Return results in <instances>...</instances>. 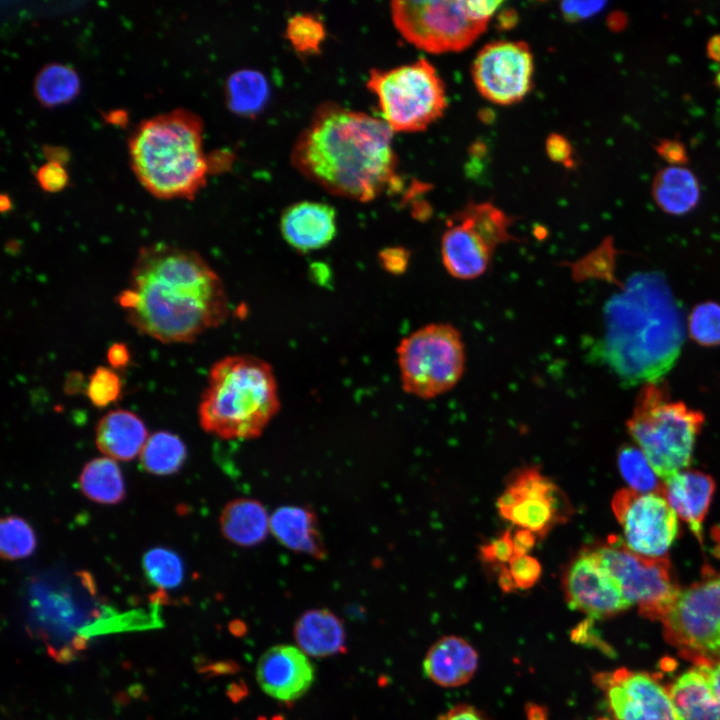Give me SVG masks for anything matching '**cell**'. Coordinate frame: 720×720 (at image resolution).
I'll list each match as a JSON object with an SVG mask.
<instances>
[{
  "label": "cell",
  "instance_id": "6da1fadb",
  "mask_svg": "<svg viewBox=\"0 0 720 720\" xmlns=\"http://www.w3.org/2000/svg\"><path fill=\"white\" fill-rule=\"evenodd\" d=\"M128 322L162 343H190L229 313L224 284L196 251L167 243L142 247L117 297Z\"/></svg>",
  "mask_w": 720,
  "mask_h": 720
},
{
  "label": "cell",
  "instance_id": "7a4b0ae2",
  "mask_svg": "<svg viewBox=\"0 0 720 720\" xmlns=\"http://www.w3.org/2000/svg\"><path fill=\"white\" fill-rule=\"evenodd\" d=\"M392 134L384 120L322 104L296 140L291 160L328 192L368 202L399 185Z\"/></svg>",
  "mask_w": 720,
  "mask_h": 720
},
{
  "label": "cell",
  "instance_id": "3957f363",
  "mask_svg": "<svg viewBox=\"0 0 720 720\" xmlns=\"http://www.w3.org/2000/svg\"><path fill=\"white\" fill-rule=\"evenodd\" d=\"M603 355L624 384L661 381L684 342L681 309L659 272L631 275L605 308Z\"/></svg>",
  "mask_w": 720,
  "mask_h": 720
},
{
  "label": "cell",
  "instance_id": "277c9868",
  "mask_svg": "<svg viewBox=\"0 0 720 720\" xmlns=\"http://www.w3.org/2000/svg\"><path fill=\"white\" fill-rule=\"evenodd\" d=\"M132 168L158 198H187L205 185L209 170L202 144V121L177 109L143 121L129 140Z\"/></svg>",
  "mask_w": 720,
  "mask_h": 720
},
{
  "label": "cell",
  "instance_id": "5b68a950",
  "mask_svg": "<svg viewBox=\"0 0 720 720\" xmlns=\"http://www.w3.org/2000/svg\"><path fill=\"white\" fill-rule=\"evenodd\" d=\"M280 408L271 366L251 355H231L210 369L199 405L201 427L222 439L258 437Z\"/></svg>",
  "mask_w": 720,
  "mask_h": 720
},
{
  "label": "cell",
  "instance_id": "8992f818",
  "mask_svg": "<svg viewBox=\"0 0 720 720\" xmlns=\"http://www.w3.org/2000/svg\"><path fill=\"white\" fill-rule=\"evenodd\" d=\"M705 417L681 401L670 400L661 380L641 388L627 429L663 481L691 461Z\"/></svg>",
  "mask_w": 720,
  "mask_h": 720
},
{
  "label": "cell",
  "instance_id": "52a82bcc",
  "mask_svg": "<svg viewBox=\"0 0 720 720\" xmlns=\"http://www.w3.org/2000/svg\"><path fill=\"white\" fill-rule=\"evenodd\" d=\"M367 86L377 96L383 120L393 132L423 130L447 106L443 81L424 58L389 70L376 69Z\"/></svg>",
  "mask_w": 720,
  "mask_h": 720
},
{
  "label": "cell",
  "instance_id": "ba28073f",
  "mask_svg": "<svg viewBox=\"0 0 720 720\" xmlns=\"http://www.w3.org/2000/svg\"><path fill=\"white\" fill-rule=\"evenodd\" d=\"M397 360L403 389L423 399L451 390L465 370V347L449 323L421 327L401 340Z\"/></svg>",
  "mask_w": 720,
  "mask_h": 720
},
{
  "label": "cell",
  "instance_id": "9c48e42d",
  "mask_svg": "<svg viewBox=\"0 0 720 720\" xmlns=\"http://www.w3.org/2000/svg\"><path fill=\"white\" fill-rule=\"evenodd\" d=\"M665 640L693 664L720 663V572L708 570L660 619Z\"/></svg>",
  "mask_w": 720,
  "mask_h": 720
},
{
  "label": "cell",
  "instance_id": "30bf717a",
  "mask_svg": "<svg viewBox=\"0 0 720 720\" xmlns=\"http://www.w3.org/2000/svg\"><path fill=\"white\" fill-rule=\"evenodd\" d=\"M391 13L407 41L436 54L469 47L488 25L475 14L470 0L393 1Z\"/></svg>",
  "mask_w": 720,
  "mask_h": 720
},
{
  "label": "cell",
  "instance_id": "8fae6325",
  "mask_svg": "<svg viewBox=\"0 0 720 720\" xmlns=\"http://www.w3.org/2000/svg\"><path fill=\"white\" fill-rule=\"evenodd\" d=\"M592 550L619 583L627 601L637 605L642 616L660 621L680 590L668 558L637 554L619 537Z\"/></svg>",
  "mask_w": 720,
  "mask_h": 720
},
{
  "label": "cell",
  "instance_id": "7c38bea8",
  "mask_svg": "<svg viewBox=\"0 0 720 720\" xmlns=\"http://www.w3.org/2000/svg\"><path fill=\"white\" fill-rule=\"evenodd\" d=\"M611 507L631 551L664 557L677 537L678 516L661 492L624 488L616 492Z\"/></svg>",
  "mask_w": 720,
  "mask_h": 720
},
{
  "label": "cell",
  "instance_id": "4fadbf2b",
  "mask_svg": "<svg viewBox=\"0 0 720 720\" xmlns=\"http://www.w3.org/2000/svg\"><path fill=\"white\" fill-rule=\"evenodd\" d=\"M496 506L503 519L538 536L566 521L570 514L566 496L535 467L515 472Z\"/></svg>",
  "mask_w": 720,
  "mask_h": 720
},
{
  "label": "cell",
  "instance_id": "5bb4252c",
  "mask_svg": "<svg viewBox=\"0 0 720 720\" xmlns=\"http://www.w3.org/2000/svg\"><path fill=\"white\" fill-rule=\"evenodd\" d=\"M534 60L522 41H496L485 45L473 62L472 76L480 94L492 103L510 105L530 91Z\"/></svg>",
  "mask_w": 720,
  "mask_h": 720
},
{
  "label": "cell",
  "instance_id": "9a60e30c",
  "mask_svg": "<svg viewBox=\"0 0 720 720\" xmlns=\"http://www.w3.org/2000/svg\"><path fill=\"white\" fill-rule=\"evenodd\" d=\"M613 720H677L667 690L656 676L618 668L594 675Z\"/></svg>",
  "mask_w": 720,
  "mask_h": 720
},
{
  "label": "cell",
  "instance_id": "2e32d148",
  "mask_svg": "<svg viewBox=\"0 0 720 720\" xmlns=\"http://www.w3.org/2000/svg\"><path fill=\"white\" fill-rule=\"evenodd\" d=\"M562 586L569 607L591 620L615 616L632 606L592 549H584L569 564Z\"/></svg>",
  "mask_w": 720,
  "mask_h": 720
},
{
  "label": "cell",
  "instance_id": "e0dca14e",
  "mask_svg": "<svg viewBox=\"0 0 720 720\" xmlns=\"http://www.w3.org/2000/svg\"><path fill=\"white\" fill-rule=\"evenodd\" d=\"M313 664L299 647L280 644L259 658L256 680L265 694L281 702L302 697L314 681Z\"/></svg>",
  "mask_w": 720,
  "mask_h": 720
},
{
  "label": "cell",
  "instance_id": "ac0fdd59",
  "mask_svg": "<svg viewBox=\"0 0 720 720\" xmlns=\"http://www.w3.org/2000/svg\"><path fill=\"white\" fill-rule=\"evenodd\" d=\"M677 720H720V663H698L668 686Z\"/></svg>",
  "mask_w": 720,
  "mask_h": 720
},
{
  "label": "cell",
  "instance_id": "d6986e66",
  "mask_svg": "<svg viewBox=\"0 0 720 720\" xmlns=\"http://www.w3.org/2000/svg\"><path fill=\"white\" fill-rule=\"evenodd\" d=\"M494 249L465 222L452 218L441 238V259L454 278L472 280L488 269Z\"/></svg>",
  "mask_w": 720,
  "mask_h": 720
},
{
  "label": "cell",
  "instance_id": "ffe728a7",
  "mask_svg": "<svg viewBox=\"0 0 720 720\" xmlns=\"http://www.w3.org/2000/svg\"><path fill=\"white\" fill-rule=\"evenodd\" d=\"M280 229L283 238L301 252L328 245L336 234V212L328 204L301 201L289 206L282 214Z\"/></svg>",
  "mask_w": 720,
  "mask_h": 720
},
{
  "label": "cell",
  "instance_id": "44dd1931",
  "mask_svg": "<svg viewBox=\"0 0 720 720\" xmlns=\"http://www.w3.org/2000/svg\"><path fill=\"white\" fill-rule=\"evenodd\" d=\"M714 490V480L696 470H682L663 481L662 494L700 544L703 543V521Z\"/></svg>",
  "mask_w": 720,
  "mask_h": 720
},
{
  "label": "cell",
  "instance_id": "7402d4cb",
  "mask_svg": "<svg viewBox=\"0 0 720 720\" xmlns=\"http://www.w3.org/2000/svg\"><path fill=\"white\" fill-rule=\"evenodd\" d=\"M478 653L464 638L446 635L427 651L423 669L435 684L453 688L468 683L478 668Z\"/></svg>",
  "mask_w": 720,
  "mask_h": 720
},
{
  "label": "cell",
  "instance_id": "603a6c76",
  "mask_svg": "<svg viewBox=\"0 0 720 720\" xmlns=\"http://www.w3.org/2000/svg\"><path fill=\"white\" fill-rule=\"evenodd\" d=\"M270 532L288 550L317 560L326 549L315 512L301 505H283L270 516Z\"/></svg>",
  "mask_w": 720,
  "mask_h": 720
},
{
  "label": "cell",
  "instance_id": "cb8c5ba5",
  "mask_svg": "<svg viewBox=\"0 0 720 720\" xmlns=\"http://www.w3.org/2000/svg\"><path fill=\"white\" fill-rule=\"evenodd\" d=\"M148 439L144 422L134 413L111 410L96 426V445L113 460L128 461L139 455Z\"/></svg>",
  "mask_w": 720,
  "mask_h": 720
},
{
  "label": "cell",
  "instance_id": "d4e9b609",
  "mask_svg": "<svg viewBox=\"0 0 720 720\" xmlns=\"http://www.w3.org/2000/svg\"><path fill=\"white\" fill-rule=\"evenodd\" d=\"M294 637L305 654L329 657L344 652L346 637L341 619L324 608L310 609L296 621Z\"/></svg>",
  "mask_w": 720,
  "mask_h": 720
},
{
  "label": "cell",
  "instance_id": "484cf974",
  "mask_svg": "<svg viewBox=\"0 0 720 720\" xmlns=\"http://www.w3.org/2000/svg\"><path fill=\"white\" fill-rule=\"evenodd\" d=\"M225 539L240 547L261 544L270 532V516L264 505L253 498H236L228 502L219 518Z\"/></svg>",
  "mask_w": 720,
  "mask_h": 720
},
{
  "label": "cell",
  "instance_id": "4316f807",
  "mask_svg": "<svg viewBox=\"0 0 720 720\" xmlns=\"http://www.w3.org/2000/svg\"><path fill=\"white\" fill-rule=\"evenodd\" d=\"M657 206L670 215H684L693 210L700 199V186L694 173L682 166L661 169L652 184Z\"/></svg>",
  "mask_w": 720,
  "mask_h": 720
},
{
  "label": "cell",
  "instance_id": "83f0119b",
  "mask_svg": "<svg viewBox=\"0 0 720 720\" xmlns=\"http://www.w3.org/2000/svg\"><path fill=\"white\" fill-rule=\"evenodd\" d=\"M79 485L82 493L100 504H117L125 497L124 478L115 460L99 457L83 467Z\"/></svg>",
  "mask_w": 720,
  "mask_h": 720
},
{
  "label": "cell",
  "instance_id": "f1b7e54d",
  "mask_svg": "<svg viewBox=\"0 0 720 720\" xmlns=\"http://www.w3.org/2000/svg\"><path fill=\"white\" fill-rule=\"evenodd\" d=\"M186 456V446L180 437L168 431H157L148 437L140 453V462L145 471L163 476L179 471Z\"/></svg>",
  "mask_w": 720,
  "mask_h": 720
},
{
  "label": "cell",
  "instance_id": "f546056e",
  "mask_svg": "<svg viewBox=\"0 0 720 720\" xmlns=\"http://www.w3.org/2000/svg\"><path fill=\"white\" fill-rule=\"evenodd\" d=\"M33 90L37 100L44 106L65 104L79 93L80 80L69 65L50 63L36 75Z\"/></svg>",
  "mask_w": 720,
  "mask_h": 720
},
{
  "label": "cell",
  "instance_id": "4dcf8cb0",
  "mask_svg": "<svg viewBox=\"0 0 720 720\" xmlns=\"http://www.w3.org/2000/svg\"><path fill=\"white\" fill-rule=\"evenodd\" d=\"M268 96V83L258 71L240 70L231 74L227 80V104L234 113L255 114L263 108Z\"/></svg>",
  "mask_w": 720,
  "mask_h": 720
},
{
  "label": "cell",
  "instance_id": "1f68e13d",
  "mask_svg": "<svg viewBox=\"0 0 720 720\" xmlns=\"http://www.w3.org/2000/svg\"><path fill=\"white\" fill-rule=\"evenodd\" d=\"M453 219L465 222L478 232L495 250L502 243L514 240L509 233L512 222L502 210L490 203H470L458 211Z\"/></svg>",
  "mask_w": 720,
  "mask_h": 720
},
{
  "label": "cell",
  "instance_id": "d6a6232c",
  "mask_svg": "<svg viewBox=\"0 0 720 720\" xmlns=\"http://www.w3.org/2000/svg\"><path fill=\"white\" fill-rule=\"evenodd\" d=\"M617 463L630 489L640 493H662L663 483H660L659 476L639 447L622 446L617 454Z\"/></svg>",
  "mask_w": 720,
  "mask_h": 720
},
{
  "label": "cell",
  "instance_id": "836d02e7",
  "mask_svg": "<svg viewBox=\"0 0 720 720\" xmlns=\"http://www.w3.org/2000/svg\"><path fill=\"white\" fill-rule=\"evenodd\" d=\"M143 570L147 579L161 589L178 587L184 578V566L179 555L164 547H155L143 557Z\"/></svg>",
  "mask_w": 720,
  "mask_h": 720
},
{
  "label": "cell",
  "instance_id": "e575fe53",
  "mask_svg": "<svg viewBox=\"0 0 720 720\" xmlns=\"http://www.w3.org/2000/svg\"><path fill=\"white\" fill-rule=\"evenodd\" d=\"M37 545L33 528L23 518L9 515L1 519L0 554L6 560L30 556Z\"/></svg>",
  "mask_w": 720,
  "mask_h": 720
},
{
  "label": "cell",
  "instance_id": "d590c367",
  "mask_svg": "<svg viewBox=\"0 0 720 720\" xmlns=\"http://www.w3.org/2000/svg\"><path fill=\"white\" fill-rule=\"evenodd\" d=\"M688 332L699 345L720 346V304L708 301L696 305L688 317Z\"/></svg>",
  "mask_w": 720,
  "mask_h": 720
},
{
  "label": "cell",
  "instance_id": "8d00e7d4",
  "mask_svg": "<svg viewBox=\"0 0 720 720\" xmlns=\"http://www.w3.org/2000/svg\"><path fill=\"white\" fill-rule=\"evenodd\" d=\"M286 35L298 52L313 54L319 52L326 33L322 22L315 16L297 14L288 20Z\"/></svg>",
  "mask_w": 720,
  "mask_h": 720
},
{
  "label": "cell",
  "instance_id": "74e56055",
  "mask_svg": "<svg viewBox=\"0 0 720 720\" xmlns=\"http://www.w3.org/2000/svg\"><path fill=\"white\" fill-rule=\"evenodd\" d=\"M121 389V380L112 368L98 367L89 377L86 394L94 406L104 408L118 400Z\"/></svg>",
  "mask_w": 720,
  "mask_h": 720
},
{
  "label": "cell",
  "instance_id": "f35d334b",
  "mask_svg": "<svg viewBox=\"0 0 720 720\" xmlns=\"http://www.w3.org/2000/svg\"><path fill=\"white\" fill-rule=\"evenodd\" d=\"M506 570L515 590H527L533 587L539 580L542 573L539 561L528 554H515L508 562Z\"/></svg>",
  "mask_w": 720,
  "mask_h": 720
},
{
  "label": "cell",
  "instance_id": "ab89813d",
  "mask_svg": "<svg viewBox=\"0 0 720 720\" xmlns=\"http://www.w3.org/2000/svg\"><path fill=\"white\" fill-rule=\"evenodd\" d=\"M514 554L513 538L510 531H506L499 538L480 548L481 558L492 563L508 564Z\"/></svg>",
  "mask_w": 720,
  "mask_h": 720
},
{
  "label": "cell",
  "instance_id": "60d3db41",
  "mask_svg": "<svg viewBox=\"0 0 720 720\" xmlns=\"http://www.w3.org/2000/svg\"><path fill=\"white\" fill-rule=\"evenodd\" d=\"M36 179L45 191L58 192L65 187L68 176L61 163L48 161L39 167Z\"/></svg>",
  "mask_w": 720,
  "mask_h": 720
},
{
  "label": "cell",
  "instance_id": "b9f144b4",
  "mask_svg": "<svg viewBox=\"0 0 720 720\" xmlns=\"http://www.w3.org/2000/svg\"><path fill=\"white\" fill-rule=\"evenodd\" d=\"M605 4L602 1H566L561 3V12L568 21L575 22L598 13Z\"/></svg>",
  "mask_w": 720,
  "mask_h": 720
},
{
  "label": "cell",
  "instance_id": "7bdbcfd3",
  "mask_svg": "<svg viewBox=\"0 0 720 720\" xmlns=\"http://www.w3.org/2000/svg\"><path fill=\"white\" fill-rule=\"evenodd\" d=\"M546 151L551 160L566 166L572 165V148L562 135H550L546 140Z\"/></svg>",
  "mask_w": 720,
  "mask_h": 720
},
{
  "label": "cell",
  "instance_id": "ee69618b",
  "mask_svg": "<svg viewBox=\"0 0 720 720\" xmlns=\"http://www.w3.org/2000/svg\"><path fill=\"white\" fill-rule=\"evenodd\" d=\"M380 259L386 270L391 273H400L406 269L409 255L407 250L394 247L383 250Z\"/></svg>",
  "mask_w": 720,
  "mask_h": 720
},
{
  "label": "cell",
  "instance_id": "f6af8a7d",
  "mask_svg": "<svg viewBox=\"0 0 720 720\" xmlns=\"http://www.w3.org/2000/svg\"><path fill=\"white\" fill-rule=\"evenodd\" d=\"M658 154L670 162L672 166H679L688 160L687 152L682 143L676 140H663L656 148Z\"/></svg>",
  "mask_w": 720,
  "mask_h": 720
},
{
  "label": "cell",
  "instance_id": "bcb514c9",
  "mask_svg": "<svg viewBox=\"0 0 720 720\" xmlns=\"http://www.w3.org/2000/svg\"><path fill=\"white\" fill-rule=\"evenodd\" d=\"M435 720H487V718L476 707L459 704L440 714Z\"/></svg>",
  "mask_w": 720,
  "mask_h": 720
},
{
  "label": "cell",
  "instance_id": "7dc6e473",
  "mask_svg": "<svg viewBox=\"0 0 720 720\" xmlns=\"http://www.w3.org/2000/svg\"><path fill=\"white\" fill-rule=\"evenodd\" d=\"M536 534L526 529H519L514 535L513 545L516 555H526L536 544ZM514 554V555H515Z\"/></svg>",
  "mask_w": 720,
  "mask_h": 720
},
{
  "label": "cell",
  "instance_id": "c3c4849f",
  "mask_svg": "<svg viewBox=\"0 0 720 720\" xmlns=\"http://www.w3.org/2000/svg\"><path fill=\"white\" fill-rule=\"evenodd\" d=\"M107 359L112 368L126 367L130 360L127 346L122 343L111 345L107 352Z\"/></svg>",
  "mask_w": 720,
  "mask_h": 720
},
{
  "label": "cell",
  "instance_id": "681fc988",
  "mask_svg": "<svg viewBox=\"0 0 720 720\" xmlns=\"http://www.w3.org/2000/svg\"><path fill=\"white\" fill-rule=\"evenodd\" d=\"M525 714L527 720H548V712L546 708L539 704H527Z\"/></svg>",
  "mask_w": 720,
  "mask_h": 720
},
{
  "label": "cell",
  "instance_id": "f907efd6",
  "mask_svg": "<svg viewBox=\"0 0 720 720\" xmlns=\"http://www.w3.org/2000/svg\"><path fill=\"white\" fill-rule=\"evenodd\" d=\"M708 54L713 60L720 62V36H715L710 40Z\"/></svg>",
  "mask_w": 720,
  "mask_h": 720
},
{
  "label": "cell",
  "instance_id": "816d5d0a",
  "mask_svg": "<svg viewBox=\"0 0 720 720\" xmlns=\"http://www.w3.org/2000/svg\"><path fill=\"white\" fill-rule=\"evenodd\" d=\"M81 383L82 377L79 374L73 375L66 382V391L74 393L80 387Z\"/></svg>",
  "mask_w": 720,
  "mask_h": 720
},
{
  "label": "cell",
  "instance_id": "f5cc1de1",
  "mask_svg": "<svg viewBox=\"0 0 720 720\" xmlns=\"http://www.w3.org/2000/svg\"><path fill=\"white\" fill-rule=\"evenodd\" d=\"M715 84H716V86H717V87L719 88V90H720V70H719L718 73L716 74Z\"/></svg>",
  "mask_w": 720,
  "mask_h": 720
}]
</instances>
